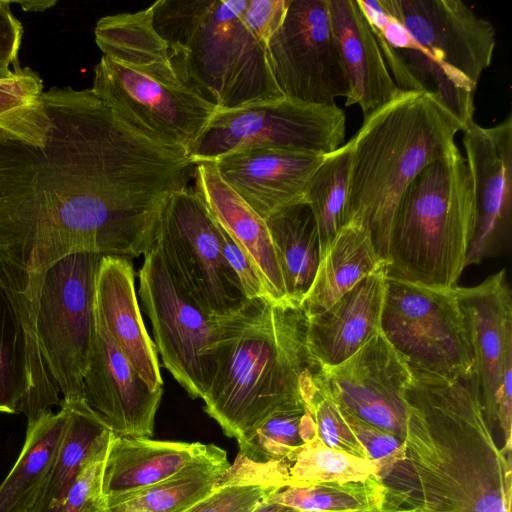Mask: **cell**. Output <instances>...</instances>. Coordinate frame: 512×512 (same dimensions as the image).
Returning <instances> with one entry per match:
<instances>
[{
    "mask_svg": "<svg viewBox=\"0 0 512 512\" xmlns=\"http://www.w3.org/2000/svg\"><path fill=\"white\" fill-rule=\"evenodd\" d=\"M195 167L91 88L43 91L0 125V284L20 304L70 254L144 255Z\"/></svg>",
    "mask_w": 512,
    "mask_h": 512,
    "instance_id": "6da1fadb",
    "label": "cell"
},
{
    "mask_svg": "<svg viewBox=\"0 0 512 512\" xmlns=\"http://www.w3.org/2000/svg\"><path fill=\"white\" fill-rule=\"evenodd\" d=\"M412 371L402 446L379 461L380 512H510L511 452L499 446L477 375Z\"/></svg>",
    "mask_w": 512,
    "mask_h": 512,
    "instance_id": "7a4b0ae2",
    "label": "cell"
},
{
    "mask_svg": "<svg viewBox=\"0 0 512 512\" xmlns=\"http://www.w3.org/2000/svg\"><path fill=\"white\" fill-rule=\"evenodd\" d=\"M306 330L301 306L267 298L222 318L215 372L202 400L238 446L276 412L306 406L325 378Z\"/></svg>",
    "mask_w": 512,
    "mask_h": 512,
    "instance_id": "3957f363",
    "label": "cell"
},
{
    "mask_svg": "<svg viewBox=\"0 0 512 512\" xmlns=\"http://www.w3.org/2000/svg\"><path fill=\"white\" fill-rule=\"evenodd\" d=\"M94 35L103 56L93 92L129 124L190 154L216 108L181 81L152 7L105 16Z\"/></svg>",
    "mask_w": 512,
    "mask_h": 512,
    "instance_id": "277c9868",
    "label": "cell"
},
{
    "mask_svg": "<svg viewBox=\"0 0 512 512\" xmlns=\"http://www.w3.org/2000/svg\"><path fill=\"white\" fill-rule=\"evenodd\" d=\"M462 131L432 96L403 91L368 118L352 142L347 222L362 225L386 264L391 223L403 191L428 164L451 152Z\"/></svg>",
    "mask_w": 512,
    "mask_h": 512,
    "instance_id": "5b68a950",
    "label": "cell"
},
{
    "mask_svg": "<svg viewBox=\"0 0 512 512\" xmlns=\"http://www.w3.org/2000/svg\"><path fill=\"white\" fill-rule=\"evenodd\" d=\"M247 0H159L153 26L181 81L216 110L284 98L267 44L244 21Z\"/></svg>",
    "mask_w": 512,
    "mask_h": 512,
    "instance_id": "8992f818",
    "label": "cell"
},
{
    "mask_svg": "<svg viewBox=\"0 0 512 512\" xmlns=\"http://www.w3.org/2000/svg\"><path fill=\"white\" fill-rule=\"evenodd\" d=\"M102 255L78 252L51 265L28 299L14 306L29 352L27 424L54 406L84 401L83 378L96 331V277Z\"/></svg>",
    "mask_w": 512,
    "mask_h": 512,
    "instance_id": "52a82bcc",
    "label": "cell"
},
{
    "mask_svg": "<svg viewBox=\"0 0 512 512\" xmlns=\"http://www.w3.org/2000/svg\"><path fill=\"white\" fill-rule=\"evenodd\" d=\"M474 226L470 173L456 146L425 166L396 206L386 275L436 288H453L466 268Z\"/></svg>",
    "mask_w": 512,
    "mask_h": 512,
    "instance_id": "ba28073f",
    "label": "cell"
},
{
    "mask_svg": "<svg viewBox=\"0 0 512 512\" xmlns=\"http://www.w3.org/2000/svg\"><path fill=\"white\" fill-rule=\"evenodd\" d=\"M380 332L413 371L453 381L474 369L469 328L455 287L387 278Z\"/></svg>",
    "mask_w": 512,
    "mask_h": 512,
    "instance_id": "9c48e42d",
    "label": "cell"
},
{
    "mask_svg": "<svg viewBox=\"0 0 512 512\" xmlns=\"http://www.w3.org/2000/svg\"><path fill=\"white\" fill-rule=\"evenodd\" d=\"M139 295L165 368L194 399L209 389L221 320L209 317L187 294L156 243L144 254Z\"/></svg>",
    "mask_w": 512,
    "mask_h": 512,
    "instance_id": "30bf717a",
    "label": "cell"
},
{
    "mask_svg": "<svg viewBox=\"0 0 512 512\" xmlns=\"http://www.w3.org/2000/svg\"><path fill=\"white\" fill-rule=\"evenodd\" d=\"M346 115L336 104L281 98L233 110H216L190 152L197 164L246 148H282L326 155L340 147Z\"/></svg>",
    "mask_w": 512,
    "mask_h": 512,
    "instance_id": "8fae6325",
    "label": "cell"
},
{
    "mask_svg": "<svg viewBox=\"0 0 512 512\" xmlns=\"http://www.w3.org/2000/svg\"><path fill=\"white\" fill-rule=\"evenodd\" d=\"M155 243L181 286L209 317H230L249 301L222 253L217 223L193 186L170 198Z\"/></svg>",
    "mask_w": 512,
    "mask_h": 512,
    "instance_id": "7c38bea8",
    "label": "cell"
},
{
    "mask_svg": "<svg viewBox=\"0 0 512 512\" xmlns=\"http://www.w3.org/2000/svg\"><path fill=\"white\" fill-rule=\"evenodd\" d=\"M267 55L284 98L330 105L349 94L327 0H290L281 26L268 42Z\"/></svg>",
    "mask_w": 512,
    "mask_h": 512,
    "instance_id": "4fadbf2b",
    "label": "cell"
},
{
    "mask_svg": "<svg viewBox=\"0 0 512 512\" xmlns=\"http://www.w3.org/2000/svg\"><path fill=\"white\" fill-rule=\"evenodd\" d=\"M414 41L462 88L474 93L490 66L492 23L460 0H379Z\"/></svg>",
    "mask_w": 512,
    "mask_h": 512,
    "instance_id": "5bb4252c",
    "label": "cell"
},
{
    "mask_svg": "<svg viewBox=\"0 0 512 512\" xmlns=\"http://www.w3.org/2000/svg\"><path fill=\"white\" fill-rule=\"evenodd\" d=\"M462 132L474 207L468 267L502 254L511 244L512 116L491 127L473 122Z\"/></svg>",
    "mask_w": 512,
    "mask_h": 512,
    "instance_id": "9a60e30c",
    "label": "cell"
},
{
    "mask_svg": "<svg viewBox=\"0 0 512 512\" xmlns=\"http://www.w3.org/2000/svg\"><path fill=\"white\" fill-rule=\"evenodd\" d=\"M324 372L341 409L404 438L412 371L381 332L347 360L324 368Z\"/></svg>",
    "mask_w": 512,
    "mask_h": 512,
    "instance_id": "2e32d148",
    "label": "cell"
},
{
    "mask_svg": "<svg viewBox=\"0 0 512 512\" xmlns=\"http://www.w3.org/2000/svg\"><path fill=\"white\" fill-rule=\"evenodd\" d=\"M163 388L152 390L132 367L96 309V331L83 397L117 436L151 437Z\"/></svg>",
    "mask_w": 512,
    "mask_h": 512,
    "instance_id": "e0dca14e",
    "label": "cell"
},
{
    "mask_svg": "<svg viewBox=\"0 0 512 512\" xmlns=\"http://www.w3.org/2000/svg\"><path fill=\"white\" fill-rule=\"evenodd\" d=\"M455 292L469 328L486 417L495 428L503 375L512 363V296L506 270L476 286H455Z\"/></svg>",
    "mask_w": 512,
    "mask_h": 512,
    "instance_id": "ac0fdd59",
    "label": "cell"
},
{
    "mask_svg": "<svg viewBox=\"0 0 512 512\" xmlns=\"http://www.w3.org/2000/svg\"><path fill=\"white\" fill-rule=\"evenodd\" d=\"M325 155L282 148H246L213 163L220 177L264 220L304 202Z\"/></svg>",
    "mask_w": 512,
    "mask_h": 512,
    "instance_id": "d6986e66",
    "label": "cell"
},
{
    "mask_svg": "<svg viewBox=\"0 0 512 512\" xmlns=\"http://www.w3.org/2000/svg\"><path fill=\"white\" fill-rule=\"evenodd\" d=\"M374 32L385 64L398 88L435 98L460 123L474 122V93L459 86L392 18L379 0H358Z\"/></svg>",
    "mask_w": 512,
    "mask_h": 512,
    "instance_id": "ffe728a7",
    "label": "cell"
},
{
    "mask_svg": "<svg viewBox=\"0 0 512 512\" xmlns=\"http://www.w3.org/2000/svg\"><path fill=\"white\" fill-rule=\"evenodd\" d=\"M386 281V268L381 266L326 310L306 316L307 344L323 368L347 360L380 332Z\"/></svg>",
    "mask_w": 512,
    "mask_h": 512,
    "instance_id": "44dd1931",
    "label": "cell"
},
{
    "mask_svg": "<svg viewBox=\"0 0 512 512\" xmlns=\"http://www.w3.org/2000/svg\"><path fill=\"white\" fill-rule=\"evenodd\" d=\"M222 448L200 442L162 441L112 433L102 479L105 499L152 486L202 462L226 456Z\"/></svg>",
    "mask_w": 512,
    "mask_h": 512,
    "instance_id": "7402d4cb",
    "label": "cell"
},
{
    "mask_svg": "<svg viewBox=\"0 0 512 512\" xmlns=\"http://www.w3.org/2000/svg\"><path fill=\"white\" fill-rule=\"evenodd\" d=\"M134 282L129 258L102 256L96 277V309L135 371L152 390H158L163 388L158 353L145 328Z\"/></svg>",
    "mask_w": 512,
    "mask_h": 512,
    "instance_id": "603a6c76",
    "label": "cell"
},
{
    "mask_svg": "<svg viewBox=\"0 0 512 512\" xmlns=\"http://www.w3.org/2000/svg\"><path fill=\"white\" fill-rule=\"evenodd\" d=\"M193 189L213 219L249 259L274 302H289L266 221L218 174L213 162L197 163Z\"/></svg>",
    "mask_w": 512,
    "mask_h": 512,
    "instance_id": "cb8c5ba5",
    "label": "cell"
},
{
    "mask_svg": "<svg viewBox=\"0 0 512 512\" xmlns=\"http://www.w3.org/2000/svg\"><path fill=\"white\" fill-rule=\"evenodd\" d=\"M331 25L349 81L346 105L357 104L364 119L403 91L394 82L358 0H327Z\"/></svg>",
    "mask_w": 512,
    "mask_h": 512,
    "instance_id": "d4e9b609",
    "label": "cell"
},
{
    "mask_svg": "<svg viewBox=\"0 0 512 512\" xmlns=\"http://www.w3.org/2000/svg\"><path fill=\"white\" fill-rule=\"evenodd\" d=\"M69 417L68 406L27 424L22 450L0 484V512H36L48 486Z\"/></svg>",
    "mask_w": 512,
    "mask_h": 512,
    "instance_id": "484cf974",
    "label": "cell"
},
{
    "mask_svg": "<svg viewBox=\"0 0 512 512\" xmlns=\"http://www.w3.org/2000/svg\"><path fill=\"white\" fill-rule=\"evenodd\" d=\"M386 266L369 232L356 222L346 223L322 255L312 285L301 303L307 317L330 307L356 283Z\"/></svg>",
    "mask_w": 512,
    "mask_h": 512,
    "instance_id": "4316f807",
    "label": "cell"
},
{
    "mask_svg": "<svg viewBox=\"0 0 512 512\" xmlns=\"http://www.w3.org/2000/svg\"><path fill=\"white\" fill-rule=\"evenodd\" d=\"M281 269L287 300L301 305L321 259L315 219L305 202L283 208L266 220Z\"/></svg>",
    "mask_w": 512,
    "mask_h": 512,
    "instance_id": "83f0119b",
    "label": "cell"
},
{
    "mask_svg": "<svg viewBox=\"0 0 512 512\" xmlns=\"http://www.w3.org/2000/svg\"><path fill=\"white\" fill-rule=\"evenodd\" d=\"M230 465L226 455L196 464L152 486L106 501L111 512H183L213 492Z\"/></svg>",
    "mask_w": 512,
    "mask_h": 512,
    "instance_id": "f1b7e54d",
    "label": "cell"
},
{
    "mask_svg": "<svg viewBox=\"0 0 512 512\" xmlns=\"http://www.w3.org/2000/svg\"><path fill=\"white\" fill-rule=\"evenodd\" d=\"M64 406L69 408L67 427L36 512H44L62 502L86 461L112 434L85 401Z\"/></svg>",
    "mask_w": 512,
    "mask_h": 512,
    "instance_id": "f546056e",
    "label": "cell"
},
{
    "mask_svg": "<svg viewBox=\"0 0 512 512\" xmlns=\"http://www.w3.org/2000/svg\"><path fill=\"white\" fill-rule=\"evenodd\" d=\"M352 162L349 140L326 154L313 174L304 197L316 222L321 257L347 222V200Z\"/></svg>",
    "mask_w": 512,
    "mask_h": 512,
    "instance_id": "4dcf8cb0",
    "label": "cell"
},
{
    "mask_svg": "<svg viewBox=\"0 0 512 512\" xmlns=\"http://www.w3.org/2000/svg\"><path fill=\"white\" fill-rule=\"evenodd\" d=\"M268 499L298 512H367L379 509L382 485L376 475L365 481L286 486Z\"/></svg>",
    "mask_w": 512,
    "mask_h": 512,
    "instance_id": "1f68e13d",
    "label": "cell"
},
{
    "mask_svg": "<svg viewBox=\"0 0 512 512\" xmlns=\"http://www.w3.org/2000/svg\"><path fill=\"white\" fill-rule=\"evenodd\" d=\"M30 389L26 334L7 290L0 284V413H20Z\"/></svg>",
    "mask_w": 512,
    "mask_h": 512,
    "instance_id": "d6a6232c",
    "label": "cell"
},
{
    "mask_svg": "<svg viewBox=\"0 0 512 512\" xmlns=\"http://www.w3.org/2000/svg\"><path fill=\"white\" fill-rule=\"evenodd\" d=\"M380 467L379 461L330 448L316 436L305 443L288 464L284 487L365 481L376 476Z\"/></svg>",
    "mask_w": 512,
    "mask_h": 512,
    "instance_id": "836d02e7",
    "label": "cell"
},
{
    "mask_svg": "<svg viewBox=\"0 0 512 512\" xmlns=\"http://www.w3.org/2000/svg\"><path fill=\"white\" fill-rule=\"evenodd\" d=\"M306 409L311 413L317 427L318 437L325 445L368 459L367 452L354 436L341 408L333 398L327 386L326 378L318 385L312 398L307 403Z\"/></svg>",
    "mask_w": 512,
    "mask_h": 512,
    "instance_id": "e575fe53",
    "label": "cell"
},
{
    "mask_svg": "<svg viewBox=\"0 0 512 512\" xmlns=\"http://www.w3.org/2000/svg\"><path fill=\"white\" fill-rule=\"evenodd\" d=\"M110 438L86 461L62 502L44 512H111L102 491Z\"/></svg>",
    "mask_w": 512,
    "mask_h": 512,
    "instance_id": "d590c367",
    "label": "cell"
},
{
    "mask_svg": "<svg viewBox=\"0 0 512 512\" xmlns=\"http://www.w3.org/2000/svg\"><path fill=\"white\" fill-rule=\"evenodd\" d=\"M278 489L280 488L253 484L218 486L183 512H252Z\"/></svg>",
    "mask_w": 512,
    "mask_h": 512,
    "instance_id": "8d00e7d4",
    "label": "cell"
},
{
    "mask_svg": "<svg viewBox=\"0 0 512 512\" xmlns=\"http://www.w3.org/2000/svg\"><path fill=\"white\" fill-rule=\"evenodd\" d=\"M43 91L42 79L29 67L21 68L13 78L0 80V125L35 104Z\"/></svg>",
    "mask_w": 512,
    "mask_h": 512,
    "instance_id": "74e56055",
    "label": "cell"
},
{
    "mask_svg": "<svg viewBox=\"0 0 512 512\" xmlns=\"http://www.w3.org/2000/svg\"><path fill=\"white\" fill-rule=\"evenodd\" d=\"M341 411L354 436L367 452L368 459L383 461L402 446L403 439L373 426L343 409Z\"/></svg>",
    "mask_w": 512,
    "mask_h": 512,
    "instance_id": "f35d334b",
    "label": "cell"
},
{
    "mask_svg": "<svg viewBox=\"0 0 512 512\" xmlns=\"http://www.w3.org/2000/svg\"><path fill=\"white\" fill-rule=\"evenodd\" d=\"M217 226L222 253L238 276L247 299L267 298L272 300L249 259L218 223Z\"/></svg>",
    "mask_w": 512,
    "mask_h": 512,
    "instance_id": "ab89813d",
    "label": "cell"
},
{
    "mask_svg": "<svg viewBox=\"0 0 512 512\" xmlns=\"http://www.w3.org/2000/svg\"><path fill=\"white\" fill-rule=\"evenodd\" d=\"M290 0H247L244 21L252 33L268 45L281 26Z\"/></svg>",
    "mask_w": 512,
    "mask_h": 512,
    "instance_id": "60d3db41",
    "label": "cell"
},
{
    "mask_svg": "<svg viewBox=\"0 0 512 512\" xmlns=\"http://www.w3.org/2000/svg\"><path fill=\"white\" fill-rule=\"evenodd\" d=\"M12 1L0 0V63L18 70V53L23 36L21 22L13 15Z\"/></svg>",
    "mask_w": 512,
    "mask_h": 512,
    "instance_id": "b9f144b4",
    "label": "cell"
},
{
    "mask_svg": "<svg viewBox=\"0 0 512 512\" xmlns=\"http://www.w3.org/2000/svg\"><path fill=\"white\" fill-rule=\"evenodd\" d=\"M299 434L304 444L318 436L315 421L308 410H306L300 420Z\"/></svg>",
    "mask_w": 512,
    "mask_h": 512,
    "instance_id": "7bdbcfd3",
    "label": "cell"
},
{
    "mask_svg": "<svg viewBox=\"0 0 512 512\" xmlns=\"http://www.w3.org/2000/svg\"><path fill=\"white\" fill-rule=\"evenodd\" d=\"M269 497V496H268ZM264 499L252 512H298L285 505Z\"/></svg>",
    "mask_w": 512,
    "mask_h": 512,
    "instance_id": "ee69618b",
    "label": "cell"
},
{
    "mask_svg": "<svg viewBox=\"0 0 512 512\" xmlns=\"http://www.w3.org/2000/svg\"><path fill=\"white\" fill-rule=\"evenodd\" d=\"M23 10L43 11L56 4V1H19Z\"/></svg>",
    "mask_w": 512,
    "mask_h": 512,
    "instance_id": "f6af8a7d",
    "label": "cell"
},
{
    "mask_svg": "<svg viewBox=\"0 0 512 512\" xmlns=\"http://www.w3.org/2000/svg\"><path fill=\"white\" fill-rule=\"evenodd\" d=\"M20 69H10L9 66L0 63V80L13 78Z\"/></svg>",
    "mask_w": 512,
    "mask_h": 512,
    "instance_id": "bcb514c9",
    "label": "cell"
},
{
    "mask_svg": "<svg viewBox=\"0 0 512 512\" xmlns=\"http://www.w3.org/2000/svg\"><path fill=\"white\" fill-rule=\"evenodd\" d=\"M367 512H380V511L378 509H375V510L367 511Z\"/></svg>",
    "mask_w": 512,
    "mask_h": 512,
    "instance_id": "7dc6e473",
    "label": "cell"
}]
</instances>
